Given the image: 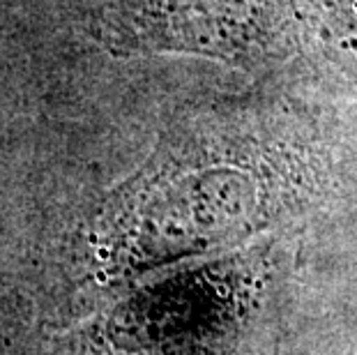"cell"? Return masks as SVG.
<instances>
[{
  "mask_svg": "<svg viewBox=\"0 0 357 355\" xmlns=\"http://www.w3.org/2000/svg\"><path fill=\"white\" fill-rule=\"evenodd\" d=\"M263 183L245 162L208 157L192 137L169 134L93 217L88 249L97 275L136 277L249 236L268 219Z\"/></svg>",
  "mask_w": 357,
  "mask_h": 355,
  "instance_id": "1",
  "label": "cell"
},
{
  "mask_svg": "<svg viewBox=\"0 0 357 355\" xmlns=\"http://www.w3.org/2000/svg\"><path fill=\"white\" fill-rule=\"evenodd\" d=\"M88 33L118 58L182 54L256 70L291 51L295 0H100Z\"/></svg>",
  "mask_w": 357,
  "mask_h": 355,
  "instance_id": "2",
  "label": "cell"
},
{
  "mask_svg": "<svg viewBox=\"0 0 357 355\" xmlns=\"http://www.w3.org/2000/svg\"><path fill=\"white\" fill-rule=\"evenodd\" d=\"M314 14L325 47L357 70V0H314Z\"/></svg>",
  "mask_w": 357,
  "mask_h": 355,
  "instance_id": "3",
  "label": "cell"
}]
</instances>
